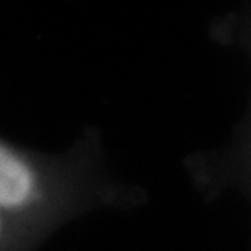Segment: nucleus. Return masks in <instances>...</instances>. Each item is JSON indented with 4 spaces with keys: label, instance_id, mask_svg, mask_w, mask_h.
I'll use <instances>...</instances> for the list:
<instances>
[{
    "label": "nucleus",
    "instance_id": "f257e3e1",
    "mask_svg": "<svg viewBox=\"0 0 251 251\" xmlns=\"http://www.w3.org/2000/svg\"><path fill=\"white\" fill-rule=\"evenodd\" d=\"M6 231H8V212L0 208V244L6 236Z\"/></svg>",
    "mask_w": 251,
    "mask_h": 251
}]
</instances>
